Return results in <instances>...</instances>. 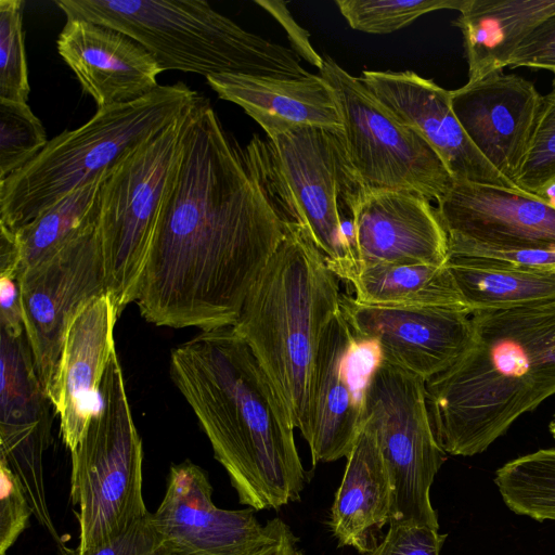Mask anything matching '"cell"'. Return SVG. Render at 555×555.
I'll return each mask as SVG.
<instances>
[{"label": "cell", "mask_w": 555, "mask_h": 555, "mask_svg": "<svg viewBox=\"0 0 555 555\" xmlns=\"http://www.w3.org/2000/svg\"><path fill=\"white\" fill-rule=\"evenodd\" d=\"M284 236L244 149L197 94L138 284L141 315L173 328L234 325Z\"/></svg>", "instance_id": "1"}, {"label": "cell", "mask_w": 555, "mask_h": 555, "mask_svg": "<svg viewBox=\"0 0 555 555\" xmlns=\"http://www.w3.org/2000/svg\"><path fill=\"white\" fill-rule=\"evenodd\" d=\"M170 375L242 504L261 511L300 498L306 473L295 427L233 325L201 331L176 347Z\"/></svg>", "instance_id": "2"}, {"label": "cell", "mask_w": 555, "mask_h": 555, "mask_svg": "<svg viewBox=\"0 0 555 555\" xmlns=\"http://www.w3.org/2000/svg\"><path fill=\"white\" fill-rule=\"evenodd\" d=\"M457 360L426 382L436 438L446 453L486 451L517 418L555 395V298L470 314Z\"/></svg>", "instance_id": "3"}, {"label": "cell", "mask_w": 555, "mask_h": 555, "mask_svg": "<svg viewBox=\"0 0 555 555\" xmlns=\"http://www.w3.org/2000/svg\"><path fill=\"white\" fill-rule=\"evenodd\" d=\"M340 294L339 278L309 233L287 228L233 325L304 438L314 361L324 331L340 309Z\"/></svg>", "instance_id": "4"}, {"label": "cell", "mask_w": 555, "mask_h": 555, "mask_svg": "<svg viewBox=\"0 0 555 555\" xmlns=\"http://www.w3.org/2000/svg\"><path fill=\"white\" fill-rule=\"evenodd\" d=\"M244 149L247 167L284 229H305L330 269L349 283L359 272L352 206L361 189L341 129L295 127Z\"/></svg>", "instance_id": "5"}, {"label": "cell", "mask_w": 555, "mask_h": 555, "mask_svg": "<svg viewBox=\"0 0 555 555\" xmlns=\"http://www.w3.org/2000/svg\"><path fill=\"white\" fill-rule=\"evenodd\" d=\"M66 20L115 28L142 44L162 70L208 77L308 78L292 49L249 33L203 0H57Z\"/></svg>", "instance_id": "6"}, {"label": "cell", "mask_w": 555, "mask_h": 555, "mask_svg": "<svg viewBox=\"0 0 555 555\" xmlns=\"http://www.w3.org/2000/svg\"><path fill=\"white\" fill-rule=\"evenodd\" d=\"M197 94L181 81L158 86L135 101L99 108L79 128L49 140L29 163L0 181V224L16 231L100 177L127 152L176 120Z\"/></svg>", "instance_id": "7"}, {"label": "cell", "mask_w": 555, "mask_h": 555, "mask_svg": "<svg viewBox=\"0 0 555 555\" xmlns=\"http://www.w3.org/2000/svg\"><path fill=\"white\" fill-rule=\"evenodd\" d=\"M70 454V499L79 508L76 548L85 553L150 513L142 492V440L116 351L104 373L99 411Z\"/></svg>", "instance_id": "8"}, {"label": "cell", "mask_w": 555, "mask_h": 555, "mask_svg": "<svg viewBox=\"0 0 555 555\" xmlns=\"http://www.w3.org/2000/svg\"><path fill=\"white\" fill-rule=\"evenodd\" d=\"M190 106L121 156L102 180L98 232L106 289L118 317L134 302L159 210L180 158Z\"/></svg>", "instance_id": "9"}, {"label": "cell", "mask_w": 555, "mask_h": 555, "mask_svg": "<svg viewBox=\"0 0 555 555\" xmlns=\"http://www.w3.org/2000/svg\"><path fill=\"white\" fill-rule=\"evenodd\" d=\"M319 72L336 98L345 151L363 189L408 191L429 202L450 191L454 180L437 153L359 78L330 56Z\"/></svg>", "instance_id": "10"}, {"label": "cell", "mask_w": 555, "mask_h": 555, "mask_svg": "<svg viewBox=\"0 0 555 555\" xmlns=\"http://www.w3.org/2000/svg\"><path fill=\"white\" fill-rule=\"evenodd\" d=\"M365 413L373 417L391 485L389 524L439 529L429 492L446 452L431 424L426 382L382 361L365 392Z\"/></svg>", "instance_id": "11"}, {"label": "cell", "mask_w": 555, "mask_h": 555, "mask_svg": "<svg viewBox=\"0 0 555 555\" xmlns=\"http://www.w3.org/2000/svg\"><path fill=\"white\" fill-rule=\"evenodd\" d=\"M20 283L24 330L47 393L73 319L107 293L98 227L24 270Z\"/></svg>", "instance_id": "12"}, {"label": "cell", "mask_w": 555, "mask_h": 555, "mask_svg": "<svg viewBox=\"0 0 555 555\" xmlns=\"http://www.w3.org/2000/svg\"><path fill=\"white\" fill-rule=\"evenodd\" d=\"M152 522L169 555H251L279 535L275 518L260 525L253 508L215 505L207 473L190 460L171 464Z\"/></svg>", "instance_id": "13"}, {"label": "cell", "mask_w": 555, "mask_h": 555, "mask_svg": "<svg viewBox=\"0 0 555 555\" xmlns=\"http://www.w3.org/2000/svg\"><path fill=\"white\" fill-rule=\"evenodd\" d=\"M0 459L21 480L34 516L56 545L63 541L48 506L43 455L51 443V405L26 334L0 330Z\"/></svg>", "instance_id": "14"}, {"label": "cell", "mask_w": 555, "mask_h": 555, "mask_svg": "<svg viewBox=\"0 0 555 555\" xmlns=\"http://www.w3.org/2000/svg\"><path fill=\"white\" fill-rule=\"evenodd\" d=\"M448 255L472 249L555 250V203L491 184L454 182L438 202Z\"/></svg>", "instance_id": "15"}, {"label": "cell", "mask_w": 555, "mask_h": 555, "mask_svg": "<svg viewBox=\"0 0 555 555\" xmlns=\"http://www.w3.org/2000/svg\"><path fill=\"white\" fill-rule=\"evenodd\" d=\"M340 312L356 338L378 344L383 361L425 382L448 370L472 335L465 310L373 306L341 293Z\"/></svg>", "instance_id": "16"}, {"label": "cell", "mask_w": 555, "mask_h": 555, "mask_svg": "<svg viewBox=\"0 0 555 555\" xmlns=\"http://www.w3.org/2000/svg\"><path fill=\"white\" fill-rule=\"evenodd\" d=\"M542 99L531 81L503 70L467 81L451 91L452 109L473 144L515 185L529 151Z\"/></svg>", "instance_id": "17"}, {"label": "cell", "mask_w": 555, "mask_h": 555, "mask_svg": "<svg viewBox=\"0 0 555 555\" xmlns=\"http://www.w3.org/2000/svg\"><path fill=\"white\" fill-rule=\"evenodd\" d=\"M359 79L431 146L454 182L518 189L473 144L452 109L451 91L411 70H363Z\"/></svg>", "instance_id": "18"}, {"label": "cell", "mask_w": 555, "mask_h": 555, "mask_svg": "<svg viewBox=\"0 0 555 555\" xmlns=\"http://www.w3.org/2000/svg\"><path fill=\"white\" fill-rule=\"evenodd\" d=\"M352 227L359 270L447 262L448 235L437 208L416 193L361 189L352 206Z\"/></svg>", "instance_id": "19"}, {"label": "cell", "mask_w": 555, "mask_h": 555, "mask_svg": "<svg viewBox=\"0 0 555 555\" xmlns=\"http://www.w3.org/2000/svg\"><path fill=\"white\" fill-rule=\"evenodd\" d=\"M118 313L108 293L85 305L69 324L47 397L60 418V435L72 452L101 404V385L116 351Z\"/></svg>", "instance_id": "20"}, {"label": "cell", "mask_w": 555, "mask_h": 555, "mask_svg": "<svg viewBox=\"0 0 555 555\" xmlns=\"http://www.w3.org/2000/svg\"><path fill=\"white\" fill-rule=\"evenodd\" d=\"M56 48L98 109L135 101L159 86L157 76L163 70L153 55L115 28L66 20Z\"/></svg>", "instance_id": "21"}, {"label": "cell", "mask_w": 555, "mask_h": 555, "mask_svg": "<svg viewBox=\"0 0 555 555\" xmlns=\"http://www.w3.org/2000/svg\"><path fill=\"white\" fill-rule=\"evenodd\" d=\"M353 338L339 309L324 331L313 366L305 438L313 466L347 457L364 422V399L352 387L346 370Z\"/></svg>", "instance_id": "22"}, {"label": "cell", "mask_w": 555, "mask_h": 555, "mask_svg": "<svg viewBox=\"0 0 555 555\" xmlns=\"http://www.w3.org/2000/svg\"><path fill=\"white\" fill-rule=\"evenodd\" d=\"M206 80L220 99L238 105L256 120L267 137L300 126L343 129L334 92L320 75L274 78L219 74Z\"/></svg>", "instance_id": "23"}, {"label": "cell", "mask_w": 555, "mask_h": 555, "mask_svg": "<svg viewBox=\"0 0 555 555\" xmlns=\"http://www.w3.org/2000/svg\"><path fill=\"white\" fill-rule=\"evenodd\" d=\"M346 469L331 508L330 526L341 545L360 553L375 546V534L390 521L392 493L375 425L364 414L347 455Z\"/></svg>", "instance_id": "24"}, {"label": "cell", "mask_w": 555, "mask_h": 555, "mask_svg": "<svg viewBox=\"0 0 555 555\" xmlns=\"http://www.w3.org/2000/svg\"><path fill=\"white\" fill-rule=\"evenodd\" d=\"M453 24L463 35L468 81L503 70L522 41L555 14V0H466Z\"/></svg>", "instance_id": "25"}, {"label": "cell", "mask_w": 555, "mask_h": 555, "mask_svg": "<svg viewBox=\"0 0 555 555\" xmlns=\"http://www.w3.org/2000/svg\"><path fill=\"white\" fill-rule=\"evenodd\" d=\"M446 264L470 314L555 298V271L461 256H448Z\"/></svg>", "instance_id": "26"}, {"label": "cell", "mask_w": 555, "mask_h": 555, "mask_svg": "<svg viewBox=\"0 0 555 555\" xmlns=\"http://www.w3.org/2000/svg\"><path fill=\"white\" fill-rule=\"evenodd\" d=\"M349 284L354 299L365 305L449 308L468 312L446 263L363 267Z\"/></svg>", "instance_id": "27"}, {"label": "cell", "mask_w": 555, "mask_h": 555, "mask_svg": "<svg viewBox=\"0 0 555 555\" xmlns=\"http://www.w3.org/2000/svg\"><path fill=\"white\" fill-rule=\"evenodd\" d=\"M106 172L66 194L34 220L13 231L21 274L98 227L99 194Z\"/></svg>", "instance_id": "28"}, {"label": "cell", "mask_w": 555, "mask_h": 555, "mask_svg": "<svg viewBox=\"0 0 555 555\" xmlns=\"http://www.w3.org/2000/svg\"><path fill=\"white\" fill-rule=\"evenodd\" d=\"M494 482L515 514L555 520V447L507 462L495 472Z\"/></svg>", "instance_id": "29"}, {"label": "cell", "mask_w": 555, "mask_h": 555, "mask_svg": "<svg viewBox=\"0 0 555 555\" xmlns=\"http://www.w3.org/2000/svg\"><path fill=\"white\" fill-rule=\"evenodd\" d=\"M466 0H336L351 28L385 35L403 28L424 14L449 9L460 11Z\"/></svg>", "instance_id": "30"}, {"label": "cell", "mask_w": 555, "mask_h": 555, "mask_svg": "<svg viewBox=\"0 0 555 555\" xmlns=\"http://www.w3.org/2000/svg\"><path fill=\"white\" fill-rule=\"evenodd\" d=\"M48 142L27 103L0 99V181L23 168Z\"/></svg>", "instance_id": "31"}, {"label": "cell", "mask_w": 555, "mask_h": 555, "mask_svg": "<svg viewBox=\"0 0 555 555\" xmlns=\"http://www.w3.org/2000/svg\"><path fill=\"white\" fill-rule=\"evenodd\" d=\"M23 0H0V99L27 103L28 67L23 31Z\"/></svg>", "instance_id": "32"}, {"label": "cell", "mask_w": 555, "mask_h": 555, "mask_svg": "<svg viewBox=\"0 0 555 555\" xmlns=\"http://www.w3.org/2000/svg\"><path fill=\"white\" fill-rule=\"evenodd\" d=\"M519 190L544 197L555 186V75L543 95L526 159L516 180Z\"/></svg>", "instance_id": "33"}, {"label": "cell", "mask_w": 555, "mask_h": 555, "mask_svg": "<svg viewBox=\"0 0 555 555\" xmlns=\"http://www.w3.org/2000/svg\"><path fill=\"white\" fill-rule=\"evenodd\" d=\"M33 507L21 480L0 459V555L27 529Z\"/></svg>", "instance_id": "34"}, {"label": "cell", "mask_w": 555, "mask_h": 555, "mask_svg": "<svg viewBox=\"0 0 555 555\" xmlns=\"http://www.w3.org/2000/svg\"><path fill=\"white\" fill-rule=\"evenodd\" d=\"M59 555H169L153 526L151 513L131 524L127 529L85 553L76 547L59 545Z\"/></svg>", "instance_id": "35"}, {"label": "cell", "mask_w": 555, "mask_h": 555, "mask_svg": "<svg viewBox=\"0 0 555 555\" xmlns=\"http://www.w3.org/2000/svg\"><path fill=\"white\" fill-rule=\"evenodd\" d=\"M446 538L438 529L392 522L367 555H440Z\"/></svg>", "instance_id": "36"}, {"label": "cell", "mask_w": 555, "mask_h": 555, "mask_svg": "<svg viewBox=\"0 0 555 555\" xmlns=\"http://www.w3.org/2000/svg\"><path fill=\"white\" fill-rule=\"evenodd\" d=\"M509 66L544 69L555 75V14L541 23L522 41Z\"/></svg>", "instance_id": "37"}, {"label": "cell", "mask_w": 555, "mask_h": 555, "mask_svg": "<svg viewBox=\"0 0 555 555\" xmlns=\"http://www.w3.org/2000/svg\"><path fill=\"white\" fill-rule=\"evenodd\" d=\"M20 275L0 273V330L12 335L25 333Z\"/></svg>", "instance_id": "38"}, {"label": "cell", "mask_w": 555, "mask_h": 555, "mask_svg": "<svg viewBox=\"0 0 555 555\" xmlns=\"http://www.w3.org/2000/svg\"><path fill=\"white\" fill-rule=\"evenodd\" d=\"M251 555H299L297 540L285 524L274 541Z\"/></svg>", "instance_id": "39"}, {"label": "cell", "mask_w": 555, "mask_h": 555, "mask_svg": "<svg viewBox=\"0 0 555 555\" xmlns=\"http://www.w3.org/2000/svg\"><path fill=\"white\" fill-rule=\"evenodd\" d=\"M550 431L555 440V421L552 420V422L550 423Z\"/></svg>", "instance_id": "40"}, {"label": "cell", "mask_w": 555, "mask_h": 555, "mask_svg": "<svg viewBox=\"0 0 555 555\" xmlns=\"http://www.w3.org/2000/svg\"><path fill=\"white\" fill-rule=\"evenodd\" d=\"M553 420L555 421V413H554Z\"/></svg>", "instance_id": "41"}]
</instances>
